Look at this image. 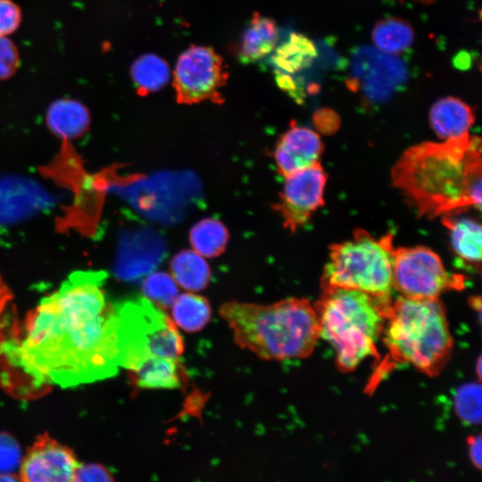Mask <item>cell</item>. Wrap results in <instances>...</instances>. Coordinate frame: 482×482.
<instances>
[{
	"instance_id": "10",
	"label": "cell",
	"mask_w": 482,
	"mask_h": 482,
	"mask_svg": "<svg viewBox=\"0 0 482 482\" xmlns=\"http://www.w3.org/2000/svg\"><path fill=\"white\" fill-rule=\"evenodd\" d=\"M407 78V66L401 58L364 46L353 54L347 86L371 102L382 103L402 88Z\"/></svg>"
},
{
	"instance_id": "22",
	"label": "cell",
	"mask_w": 482,
	"mask_h": 482,
	"mask_svg": "<svg viewBox=\"0 0 482 482\" xmlns=\"http://www.w3.org/2000/svg\"><path fill=\"white\" fill-rule=\"evenodd\" d=\"M229 238L225 225L212 218L201 220L189 232V242L193 250L207 258L220 255L226 249Z\"/></svg>"
},
{
	"instance_id": "1",
	"label": "cell",
	"mask_w": 482,
	"mask_h": 482,
	"mask_svg": "<svg viewBox=\"0 0 482 482\" xmlns=\"http://www.w3.org/2000/svg\"><path fill=\"white\" fill-rule=\"evenodd\" d=\"M103 271H77L12 326L19 362L48 386H76L112 377L121 367L120 303L107 300Z\"/></svg>"
},
{
	"instance_id": "4",
	"label": "cell",
	"mask_w": 482,
	"mask_h": 482,
	"mask_svg": "<svg viewBox=\"0 0 482 482\" xmlns=\"http://www.w3.org/2000/svg\"><path fill=\"white\" fill-rule=\"evenodd\" d=\"M391 303L390 296H374L345 288L323 289L314 307L320 337L333 346L342 371H352L366 358L377 354L376 345Z\"/></svg>"
},
{
	"instance_id": "26",
	"label": "cell",
	"mask_w": 482,
	"mask_h": 482,
	"mask_svg": "<svg viewBox=\"0 0 482 482\" xmlns=\"http://www.w3.org/2000/svg\"><path fill=\"white\" fill-rule=\"evenodd\" d=\"M481 392L479 382H470L460 386L454 393L455 413L468 425H479L481 422Z\"/></svg>"
},
{
	"instance_id": "2",
	"label": "cell",
	"mask_w": 482,
	"mask_h": 482,
	"mask_svg": "<svg viewBox=\"0 0 482 482\" xmlns=\"http://www.w3.org/2000/svg\"><path fill=\"white\" fill-rule=\"evenodd\" d=\"M481 140L469 133L408 148L391 170L393 185L419 216L455 215L481 208Z\"/></svg>"
},
{
	"instance_id": "3",
	"label": "cell",
	"mask_w": 482,
	"mask_h": 482,
	"mask_svg": "<svg viewBox=\"0 0 482 482\" xmlns=\"http://www.w3.org/2000/svg\"><path fill=\"white\" fill-rule=\"evenodd\" d=\"M220 315L235 343L265 361L305 358L320 338L316 310L304 298L271 304L230 301L220 308Z\"/></svg>"
},
{
	"instance_id": "19",
	"label": "cell",
	"mask_w": 482,
	"mask_h": 482,
	"mask_svg": "<svg viewBox=\"0 0 482 482\" xmlns=\"http://www.w3.org/2000/svg\"><path fill=\"white\" fill-rule=\"evenodd\" d=\"M46 124L50 130L64 140L81 137L89 128L88 110L72 99L54 102L46 112Z\"/></svg>"
},
{
	"instance_id": "36",
	"label": "cell",
	"mask_w": 482,
	"mask_h": 482,
	"mask_svg": "<svg viewBox=\"0 0 482 482\" xmlns=\"http://www.w3.org/2000/svg\"><path fill=\"white\" fill-rule=\"evenodd\" d=\"M414 1H418V2H420V3H423V4H429V3L433 2L434 0H414Z\"/></svg>"
},
{
	"instance_id": "12",
	"label": "cell",
	"mask_w": 482,
	"mask_h": 482,
	"mask_svg": "<svg viewBox=\"0 0 482 482\" xmlns=\"http://www.w3.org/2000/svg\"><path fill=\"white\" fill-rule=\"evenodd\" d=\"M79 465L71 448L44 433L28 448L18 474L26 482L73 481Z\"/></svg>"
},
{
	"instance_id": "33",
	"label": "cell",
	"mask_w": 482,
	"mask_h": 482,
	"mask_svg": "<svg viewBox=\"0 0 482 482\" xmlns=\"http://www.w3.org/2000/svg\"><path fill=\"white\" fill-rule=\"evenodd\" d=\"M21 481L19 474L14 472L0 473V482Z\"/></svg>"
},
{
	"instance_id": "27",
	"label": "cell",
	"mask_w": 482,
	"mask_h": 482,
	"mask_svg": "<svg viewBox=\"0 0 482 482\" xmlns=\"http://www.w3.org/2000/svg\"><path fill=\"white\" fill-rule=\"evenodd\" d=\"M21 446L14 436L0 432V473L14 472L21 461Z\"/></svg>"
},
{
	"instance_id": "34",
	"label": "cell",
	"mask_w": 482,
	"mask_h": 482,
	"mask_svg": "<svg viewBox=\"0 0 482 482\" xmlns=\"http://www.w3.org/2000/svg\"><path fill=\"white\" fill-rule=\"evenodd\" d=\"M470 304L472 305L473 309L478 312L479 319L481 317V299L479 296L473 297L471 299Z\"/></svg>"
},
{
	"instance_id": "5",
	"label": "cell",
	"mask_w": 482,
	"mask_h": 482,
	"mask_svg": "<svg viewBox=\"0 0 482 482\" xmlns=\"http://www.w3.org/2000/svg\"><path fill=\"white\" fill-rule=\"evenodd\" d=\"M383 332L395 361L427 375L439 373L452 352L453 337L438 298H397L391 303Z\"/></svg>"
},
{
	"instance_id": "29",
	"label": "cell",
	"mask_w": 482,
	"mask_h": 482,
	"mask_svg": "<svg viewBox=\"0 0 482 482\" xmlns=\"http://www.w3.org/2000/svg\"><path fill=\"white\" fill-rule=\"evenodd\" d=\"M21 12L12 0H0V37L13 33L20 26Z\"/></svg>"
},
{
	"instance_id": "18",
	"label": "cell",
	"mask_w": 482,
	"mask_h": 482,
	"mask_svg": "<svg viewBox=\"0 0 482 482\" xmlns=\"http://www.w3.org/2000/svg\"><path fill=\"white\" fill-rule=\"evenodd\" d=\"M318 55L313 42L300 33H291L281 44L277 45L270 54L275 74L293 77L309 68Z\"/></svg>"
},
{
	"instance_id": "6",
	"label": "cell",
	"mask_w": 482,
	"mask_h": 482,
	"mask_svg": "<svg viewBox=\"0 0 482 482\" xmlns=\"http://www.w3.org/2000/svg\"><path fill=\"white\" fill-rule=\"evenodd\" d=\"M391 235L376 238L363 229L330 246L322 274L323 289L345 288L374 296H390L393 289Z\"/></svg>"
},
{
	"instance_id": "23",
	"label": "cell",
	"mask_w": 482,
	"mask_h": 482,
	"mask_svg": "<svg viewBox=\"0 0 482 482\" xmlns=\"http://www.w3.org/2000/svg\"><path fill=\"white\" fill-rule=\"evenodd\" d=\"M131 77L138 94L145 96L162 88L170 80V71L163 59L147 54L133 62Z\"/></svg>"
},
{
	"instance_id": "11",
	"label": "cell",
	"mask_w": 482,
	"mask_h": 482,
	"mask_svg": "<svg viewBox=\"0 0 482 482\" xmlns=\"http://www.w3.org/2000/svg\"><path fill=\"white\" fill-rule=\"evenodd\" d=\"M279 201L274 209L291 232L306 224L324 204L327 175L320 162L285 178Z\"/></svg>"
},
{
	"instance_id": "17",
	"label": "cell",
	"mask_w": 482,
	"mask_h": 482,
	"mask_svg": "<svg viewBox=\"0 0 482 482\" xmlns=\"http://www.w3.org/2000/svg\"><path fill=\"white\" fill-rule=\"evenodd\" d=\"M278 41L276 22L269 17L254 13L240 39L239 60L245 64L257 62L272 54Z\"/></svg>"
},
{
	"instance_id": "30",
	"label": "cell",
	"mask_w": 482,
	"mask_h": 482,
	"mask_svg": "<svg viewBox=\"0 0 482 482\" xmlns=\"http://www.w3.org/2000/svg\"><path fill=\"white\" fill-rule=\"evenodd\" d=\"M113 480L112 473L106 467L98 463H79L73 479L76 482H110Z\"/></svg>"
},
{
	"instance_id": "15",
	"label": "cell",
	"mask_w": 482,
	"mask_h": 482,
	"mask_svg": "<svg viewBox=\"0 0 482 482\" xmlns=\"http://www.w3.org/2000/svg\"><path fill=\"white\" fill-rule=\"evenodd\" d=\"M449 231L451 245L461 266L473 271L481 267V225L470 218L442 217Z\"/></svg>"
},
{
	"instance_id": "24",
	"label": "cell",
	"mask_w": 482,
	"mask_h": 482,
	"mask_svg": "<svg viewBox=\"0 0 482 482\" xmlns=\"http://www.w3.org/2000/svg\"><path fill=\"white\" fill-rule=\"evenodd\" d=\"M372 39L379 50L399 54L412 45L414 31L410 23L403 19L386 18L375 25Z\"/></svg>"
},
{
	"instance_id": "28",
	"label": "cell",
	"mask_w": 482,
	"mask_h": 482,
	"mask_svg": "<svg viewBox=\"0 0 482 482\" xmlns=\"http://www.w3.org/2000/svg\"><path fill=\"white\" fill-rule=\"evenodd\" d=\"M20 65L16 46L6 37H0V80L12 76Z\"/></svg>"
},
{
	"instance_id": "14",
	"label": "cell",
	"mask_w": 482,
	"mask_h": 482,
	"mask_svg": "<svg viewBox=\"0 0 482 482\" xmlns=\"http://www.w3.org/2000/svg\"><path fill=\"white\" fill-rule=\"evenodd\" d=\"M132 384L139 389H175L185 375L178 359L148 356L128 370Z\"/></svg>"
},
{
	"instance_id": "20",
	"label": "cell",
	"mask_w": 482,
	"mask_h": 482,
	"mask_svg": "<svg viewBox=\"0 0 482 482\" xmlns=\"http://www.w3.org/2000/svg\"><path fill=\"white\" fill-rule=\"evenodd\" d=\"M171 276L179 287L189 292L204 289L211 278V269L195 250H183L170 261Z\"/></svg>"
},
{
	"instance_id": "8",
	"label": "cell",
	"mask_w": 482,
	"mask_h": 482,
	"mask_svg": "<svg viewBox=\"0 0 482 482\" xmlns=\"http://www.w3.org/2000/svg\"><path fill=\"white\" fill-rule=\"evenodd\" d=\"M464 278L448 272L440 257L426 246L398 247L393 253V287L409 298H438L462 289Z\"/></svg>"
},
{
	"instance_id": "21",
	"label": "cell",
	"mask_w": 482,
	"mask_h": 482,
	"mask_svg": "<svg viewBox=\"0 0 482 482\" xmlns=\"http://www.w3.org/2000/svg\"><path fill=\"white\" fill-rule=\"evenodd\" d=\"M170 308L175 325L187 333L202 330L211 320L209 301L194 292L179 295Z\"/></svg>"
},
{
	"instance_id": "25",
	"label": "cell",
	"mask_w": 482,
	"mask_h": 482,
	"mask_svg": "<svg viewBox=\"0 0 482 482\" xmlns=\"http://www.w3.org/2000/svg\"><path fill=\"white\" fill-rule=\"evenodd\" d=\"M141 288L144 298L162 310L170 308L179 295L178 284L171 275L163 271L150 274Z\"/></svg>"
},
{
	"instance_id": "31",
	"label": "cell",
	"mask_w": 482,
	"mask_h": 482,
	"mask_svg": "<svg viewBox=\"0 0 482 482\" xmlns=\"http://www.w3.org/2000/svg\"><path fill=\"white\" fill-rule=\"evenodd\" d=\"M12 298V292L0 276V342L4 339V315Z\"/></svg>"
},
{
	"instance_id": "7",
	"label": "cell",
	"mask_w": 482,
	"mask_h": 482,
	"mask_svg": "<svg viewBox=\"0 0 482 482\" xmlns=\"http://www.w3.org/2000/svg\"><path fill=\"white\" fill-rule=\"evenodd\" d=\"M124 346L121 367L129 370L148 356L179 359L184 341L173 320L145 298L120 303Z\"/></svg>"
},
{
	"instance_id": "32",
	"label": "cell",
	"mask_w": 482,
	"mask_h": 482,
	"mask_svg": "<svg viewBox=\"0 0 482 482\" xmlns=\"http://www.w3.org/2000/svg\"><path fill=\"white\" fill-rule=\"evenodd\" d=\"M469 455L473 465L480 470L482 461V438L480 435L469 438Z\"/></svg>"
},
{
	"instance_id": "16",
	"label": "cell",
	"mask_w": 482,
	"mask_h": 482,
	"mask_svg": "<svg viewBox=\"0 0 482 482\" xmlns=\"http://www.w3.org/2000/svg\"><path fill=\"white\" fill-rule=\"evenodd\" d=\"M432 129L443 140L468 133L475 120L471 107L459 98L448 96L439 99L430 109Z\"/></svg>"
},
{
	"instance_id": "35",
	"label": "cell",
	"mask_w": 482,
	"mask_h": 482,
	"mask_svg": "<svg viewBox=\"0 0 482 482\" xmlns=\"http://www.w3.org/2000/svg\"><path fill=\"white\" fill-rule=\"evenodd\" d=\"M477 372H478V377L479 378V379L481 378V368H482V365H481V357H479L478 359V362H477Z\"/></svg>"
},
{
	"instance_id": "9",
	"label": "cell",
	"mask_w": 482,
	"mask_h": 482,
	"mask_svg": "<svg viewBox=\"0 0 482 482\" xmlns=\"http://www.w3.org/2000/svg\"><path fill=\"white\" fill-rule=\"evenodd\" d=\"M228 79L221 56L212 47L192 46L179 57L173 72L178 103L223 102L220 89Z\"/></svg>"
},
{
	"instance_id": "13",
	"label": "cell",
	"mask_w": 482,
	"mask_h": 482,
	"mask_svg": "<svg viewBox=\"0 0 482 482\" xmlns=\"http://www.w3.org/2000/svg\"><path fill=\"white\" fill-rule=\"evenodd\" d=\"M323 151L320 136L311 129L291 125L276 143L273 153L278 174L284 178L319 162Z\"/></svg>"
}]
</instances>
